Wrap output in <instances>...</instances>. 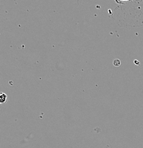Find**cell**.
Here are the masks:
<instances>
[{
    "label": "cell",
    "instance_id": "6da1fadb",
    "mask_svg": "<svg viewBox=\"0 0 143 148\" xmlns=\"http://www.w3.org/2000/svg\"><path fill=\"white\" fill-rule=\"evenodd\" d=\"M7 99H8V96H7V94L1 92V95H0V103L1 104L6 103L7 102Z\"/></svg>",
    "mask_w": 143,
    "mask_h": 148
},
{
    "label": "cell",
    "instance_id": "7a4b0ae2",
    "mask_svg": "<svg viewBox=\"0 0 143 148\" xmlns=\"http://www.w3.org/2000/svg\"><path fill=\"white\" fill-rule=\"evenodd\" d=\"M113 65H114L115 66H116V67H118V66H120L121 65L120 60H119V59L114 60V61H113Z\"/></svg>",
    "mask_w": 143,
    "mask_h": 148
},
{
    "label": "cell",
    "instance_id": "3957f363",
    "mask_svg": "<svg viewBox=\"0 0 143 148\" xmlns=\"http://www.w3.org/2000/svg\"><path fill=\"white\" fill-rule=\"evenodd\" d=\"M134 64L135 65H140V61H137V60H135V61H134Z\"/></svg>",
    "mask_w": 143,
    "mask_h": 148
}]
</instances>
